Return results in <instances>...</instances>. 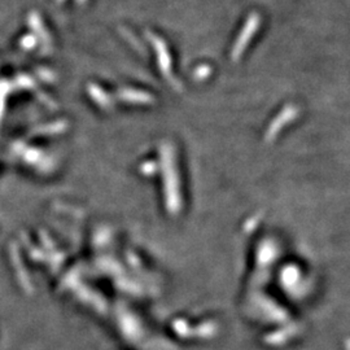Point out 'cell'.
Wrapping results in <instances>:
<instances>
[{
    "mask_svg": "<svg viewBox=\"0 0 350 350\" xmlns=\"http://www.w3.org/2000/svg\"><path fill=\"white\" fill-rule=\"evenodd\" d=\"M260 23H261V18H260V14L258 13H252L251 16L248 17V20H247L244 27L241 30L240 35H239L238 42L235 43L234 52H232V56H234L235 59L244 51L245 46L251 42L253 35L257 33V30L260 29Z\"/></svg>",
    "mask_w": 350,
    "mask_h": 350,
    "instance_id": "cell-1",
    "label": "cell"
}]
</instances>
